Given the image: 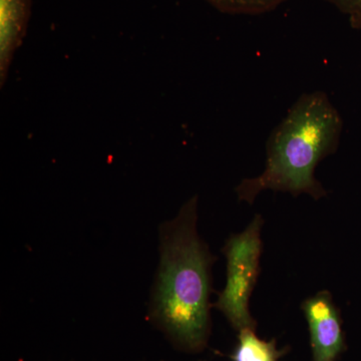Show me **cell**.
<instances>
[{
	"mask_svg": "<svg viewBox=\"0 0 361 361\" xmlns=\"http://www.w3.org/2000/svg\"><path fill=\"white\" fill-rule=\"evenodd\" d=\"M285 349L277 348L276 341L259 338L254 329L238 332V343L232 353V361H281Z\"/></svg>",
	"mask_w": 361,
	"mask_h": 361,
	"instance_id": "8992f818",
	"label": "cell"
},
{
	"mask_svg": "<svg viewBox=\"0 0 361 361\" xmlns=\"http://www.w3.org/2000/svg\"><path fill=\"white\" fill-rule=\"evenodd\" d=\"M264 219L256 214L243 232L233 234L222 248L227 265V279L214 307L225 316L237 332L256 330L249 301L261 271L263 242L261 239Z\"/></svg>",
	"mask_w": 361,
	"mask_h": 361,
	"instance_id": "3957f363",
	"label": "cell"
},
{
	"mask_svg": "<svg viewBox=\"0 0 361 361\" xmlns=\"http://www.w3.org/2000/svg\"><path fill=\"white\" fill-rule=\"evenodd\" d=\"M341 132V116L325 92L302 94L268 137L262 174L244 179L235 189L239 200L252 204L266 190L306 194L315 201L326 196L315 169L336 153Z\"/></svg>",
	"mask_w": 361,
	"mask_h": 361,
	"instance_id": "7a4b0ae2",
	"label": "cell"
},
{
	"mask_svg": "<svg viewBox=\"0 0 361 361\" xmlns=\"http://www.w3.org/2000/svg\"><path fill=\"white\" fill-rule=\"evenodd\" d=\"M349 16L351 25L361 28V0H324Z\"/></svg>",
	"mask_w": 361,
	"mask_h": 361,
	"instance_id": "ba28073f",
	"label": "cell"
},
{
	"mask_svg": "<svg viewBox=\"0 0 361 361\" xmlns=\"http://www.w3.org/2000/svg\"><path fill=\"white\" fill-rule=\"evenodd\" d=\"M198 196L159 228V260L148 322L180 353L205 350L212 331L210 295L216 256L198 233Z\"/></svg>",
	"mask_w": 361,
	"mask_h": 361,
	"instance_id": "6da1fadb",
	"label": "cell"
},
{
	"mask_svg": "<svg viewBox=\"0 0 361 361\" xmlns=\"http://www.w3.org/2000/svg\"><path fill=\"white\" fill-rule=\"evenodd\" d=\"M360 30H361V28H360Z\"/></svg>",
	"mask_w": 361,
	"mask_h": 361,
	"instance_id": "30bf717a",
	"label": "cell"
},
{
	"mask_svg": "<svg viewBox=\"0 0 361 361\" xmlns=\"http://www.w3.org/2000/svg\"><path fill=\"white\" fill-rule=\"evenodd\" d=\"M310 330L312 361H337L345 348L341 312L327 290L301 304Z\"/></svg>",
	"mask_w": 361,
	"mask_h": 361,
	"instance_id": "277c9868",
	"label": "cell"
},
{
	"mask_svg": "<svg viewBox=\"0 0 361 361\" xmlns=\"http://www.w3.org/2000/svg\"><path fill=\"white\" fill-rule=\"evenodd\" d=\"M199 361H206V360H199Z\"/></svg>",
	"mask_w": 361,
	"mask_h": 361,
	"instance_id": "9c48e42d",
	"label": "cell"
},
{
	"mask_svg": "<svg viewBox=\"0 0 361 361\" xmlns=\"http://www.w3.org/2000/svg\"><path fill=\"white\" fill-rule=\"evenodd\" d=\"M32 0H0V85L4 87L14 52L23 44Z\"/></svg>",
	"mask_w": 361,
	"mask_h": 361,
	"instance_id": "5b68a950",
	"label": "cell"
},
{
	"mask_svg": "<svg viewBox=\"0 0 361 361\" xmlns=\"http://www.w3.org/2000/svg\"><path fill=\"white\" fill-rule=\"evenodd\" d=\"M223 13L255 16L268 13L287 0H206Z\"/></svg>",
	"mask_w": 361,
	"mask_h": 361,
	"instance_id": "52a82bcc",
	"label": "cell"
}]
</instances>
